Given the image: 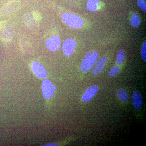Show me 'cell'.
Segmentation results:
<instances>
[{"label":"cell","instance_id":"d6986e66","mask_svg":"<svg viewBox=\"0 0 146 146\" xmlns=\"http://www.w3.org/2000/svg\"><path fill=\"white\" fill-rule=\"evenodd\" d=\"M58 145L56 143H52L49 144V145H47V146H57Z\"/></svg>","mask_w":146,"mask_h":146},{"label":"cell","instance_id":"ba28073f","mask_svg":"<svg viewBox=\"0 0 146 146\" xmlns=\"http://www.w3.org/2000/svg\"><path fill=\"white\" fill-rule=\"evenodd\" d=\"M24 21L27 26L30 29H33L38 27L39 21L35 18L32 13H27L24 17Z\"/></svg>","mask_w":146,"mask_h":146},{"label":"cell","instance_id":"5bb4252c","mask_svg":"<svg viewBox=\"0 0 146 146\" xmlns=\"http://www.w3.org/2000/svg\"><path fill=\"white\" fill-rule=\"evenodd\" d=\"M141 20L138 15L136 13L132 14L131 18V24L134 27H138L141 24Z\"/></svg>","mask_w":146,"mask_h":146},{"label":"cell","instance_id":"7a4b0ae2","mask_svg":"<svg viewBox=\"0 0 146 146\" xmlns=\"http://www.w3.org/2000/svg\"><path fill=\"white\" fill-rule=\"evenodd\" d=\"M62 19L66 25L71 27L79 29L83 25V21L81 18L72 13H63Z\"/></svg>","mask_w":146,"mask_h":146},{"label":"cell","instance_id":"9a60e30c","mask_svg":"<svg viewBox=\"0 0 146 146\" xmlns=\"http://www.w3.org/2000/svg\"><path fill=\"white\" fill-rule=\"evenodd\" d=\"M125 57V53L123 50L119 51L117 57V63L118 65H121L122 64Z\"/></svg>","mask_w":146,"mask_h":146},{"label":"cell","instance_id":"4fadbf2b","mask_svg":"<svg viewBox=\"0 0 146 146\" xmlns=\"http://www.w3.org/2000/svg\"><path fill=\"white\" fill-rule=\"evenodd\" d=\"M117 95L119 98L123 102H127L129 99L128 94L124 89H119L118 91Z\"/></svg>","mask_w":146,"mask_h":146},{"label":"cell","instance_id":"5b68a950","mask_svg":"<svg viewBox=\"0 0 146 146\" xmlns=\"http://www.w3.org/2000/svg\"><path fill=\"white\" fill-rule=\"evenodd\" d=\"M76 42L74 39H68L63 43V51L67 56H70L72 54L76 46Z\"/></svg>","mask_w":146,"mask_h":146},{"label":"cell","instance_id":"9c48e42d","mask_svg":"<svg viewBox=\"0 0 146 146\" xmlns=\"http://www.w3.org/2000/svg\"><path fill=\"white\" fill-rule=\"evenodd\" d=\"M107 59L106 57L100 58L96 62V65L92 70V73L94 75H97L102 72L104 69L105 64Z\"/></svg>","mask_w":146,"mask_h":146},{"label":"cell","instance_id":"277c9868","mask_svg":"<svg viewBox=\"0 0 146 146\" xmlns=\"http://www.w3.org/2000/svg\"><path fill=\"white\" fill-rule=\"evenodd\" d=\"M52 82L48 80H45L42 82V88L45 98H50L54 94V88Z\"/></svg>","mask_w":146,"mask_h":146},{"label":"cell","instance_id":"7c38bea8","mask_svg":"<svg viewBox=\"0 0 146 146\" xmlns=\"http://www.w3.org/2000/svg\"><path fill=\"white\" fill-rule=\"evenodd\" d=\"M98 3L99 0H88L86 4V7L90 11H96L98 8Z\"/></svg>","mask_w":146,"mask_h":146},{"label":"cell","instance_id":"8992f818","mask_svg":"<svg viewBox=\"0 0 146 146\" xmlns=\"http://www.w3.org/2000/svg\"><path fill=\"white\" fill-rule=\"evenodd\" d=\"M61 44L60 38L58 36L50 37L46 42L47 48L51 51H55L59 48Z\"/></svg>","mask_w":146,"mask_h":146},{"label":"cell","instance_id":"3957f363","mask_svg":"<svg viewBox=\"0 0 146 146\" xmlns=\"http://www.w3.org/2000/svg\"><path fill=\"white\" fill-rule=\"evenodd\" d=\"M33 72L37 77L42 79L46 78L48 74L46 69L41 63L35 61L31 65Z\"/></svg>","mask_w":146,"mask_h":146},{"label":"cell","instance_id":"8fae6325","mask_svg":"<svg viewBox=\"0 0 146 146\" xmlns=\"http://www.w3.org/2000/svg\"><path fill=\"white\" fill-rule=\"evenodd\" d=\"M19 7V2L17 1L13 0L7 4L4 8V10L5 11V14H10L16 12Z\"/></svg>","mask_w":146,"mask_h":146},{"label":"cell","instance_id":"2e32d148","mask_svg":"<svg viewBox=\"0 0 146 146\" xmlns=\"http://www.w3.org/2000/svg\"><path fill=\"white\" fill-rule=\"evenodd\" d=\"M120 71V68L119 66H115L112 68L110 71L109 76L110 77H114L119 74Z\"/></svg>","mask_w":146,"mask_h":146},{"label":"cell","instance_id":"52a82bcc","mask_svg":"<svg viewBox=\"0 0 146 146\" xmlns=\"http://www.w3.org/2000/svg\"><path fill=\"white\" fill-rule=\"evenodd\" d=\"M99 91L98 86L97 85H93L90 86L85 91L83 94L82 100L84 102H89L92 98L95 96Z\"/></svg>","mask_w":146,"mask_h":146},{"label":"cell","instance_id":"ac0fdd59","mask_svg":"<svg viewBox=\"0 0 146 146\" xmlns=\"http://www.w3.org/2000/svg\"><path fill=\"white\" fill-rule=\"evenodd\" d=\"M137 4H138V7H139L143 11H146V2L144 0H138Z\"/></svg>","mask_w":146,"mask_h":146},{"label":"cell","instance_id":"e0dca14e","mask_svg":"<svg viewBox=\"0 0 146 146\" xmlns=\"http://www.w3.org/2000/svg\"><path fill=\"white\" fill-rule=\"evenodd\" d=\"M141 56L143 60L145 62L146 61V42L143 44L141 49Z\"/></svg>","mask_w":146,"mask_h":146},{"label":"cell","instance_id":"6da1fadb","mask_svg":"<svg viewBox=\"0 0 146 146\" xmlns=\"http://www.w3.org/2000/svg\"><path fill=\"white\" fill-rule=\"evenodd\" d=\"M98 57V54L96 52L91 51L85 55L80 65L81 70L86 72L94 67Z\"/></svg>","mask_w":146,"mask_h":146},{"label":"cell","instance_id":"30bf717a","mask_svg":"<svg viewBox=\"0 0 146 146\" xmlns=\"http://www.w3.org/2000/svg\"><path fill=\"white\" fill-rule=\"evenodd\" d=\"M131 101L135 109L138 110L142 108L143 103V98L141 94L138 91H134L131 98Z\"/></svg>","mask_w":146,"mask_h":146}]
</instances>
